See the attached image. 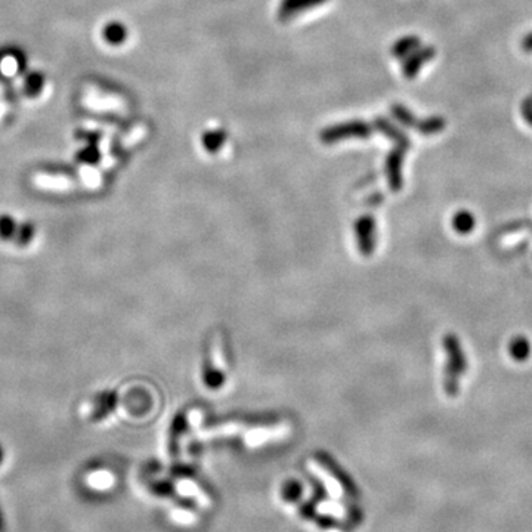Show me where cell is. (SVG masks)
<instances>
[{
    "mask_svg": "<svg viewBox=\"0 0 532 532\" xmlns=\"http://www.w3.org/2000/svg\"><path fill=\"white\" fill-rule=\"evenodd\" d=\"M318 460L324 466V469L330 472V476L334 478V480L337 482V484L343 488V491L346 492V494H349L351 497L358 496L357 487L353 485V482L351 480V478L346 475V473L340 470V467L336 465V463H333V460H330L329 457H325V456H318Z\"/></svg>",
    "mask_w": 532,
    "mask_h": 532,
    "instance_id": "obj_1",
    "label": "cell"
},
{
    "mask_svg": "<svg viewBox=\"0 0 532 532\" xmlns=\"http://www.w3.org/2000/svg\"><path fill=\"white\" fill-rule=\"evenodd\" d=\"M358 241H359V250L364 254H368L373 250L374 243V223L370 219H364L358 226Z\"/></svg>",
    "mask_w": 532,
    "mask_h": 532,
    "instance_id": "obj_2",
    "label": "cell"
},
{
    "mask_svg": "<svg viewBox=\"0 0 532 532\" xmlns=\"http://www.w3.org/2000/svg\"><path fill=\"white\" fill-rule=\"evenodd\" d=\"M475 225H476V221H475V216H473L470 212H458L454 219H452V226H454V230L458 232V234H469L472 232L473 230H475Z\"/></svg>",
    "mask_w": 532,
    "mask_h": 532,
    "instance_id": "obj_3",
    "label": "cell"
},
{
    "mask_svg": "<svg viewBox=\"0 0 532 532\" xmlns=\"http://www.w3.org/2000/svg\"><path fill=\"white\" fill-rule=\"evenodd\" d=\"M21 58L15 54H2L0 55V74L14 76L19 67H21Z\"/></svg>",
    "mask_w": 532,
    "mask_h": 532,
    "instance_id": "obj_4",
    "label": "cell"
},
{
    "mask_svg": "<svg viewBox=\"0 0 532 532\" xmlns=\"http://www.w3.org/2000/svg\"><path fill=\"white\" fill-rule=\"evenodd\" d=\"M303 488L298 480H287L281 488V498L287 502H298L302 497Z\"/></svg>",
    "mask_w": 532,
    "mask_h": 532,
    "instance_id": "obj_5",
    "label": "cell"
},
{
    "mask_svg": "<svg viewBox=\"0 0 532 532\" xmlns=\"http://www.w3.org/2000/svg\"><path fill=\"white\" fill-rule=\"evenodd\" d=\"M43 76L38 74V73H33L30 74L27 78H25V83H24V91L27 95L30 96H34L37 95L38 92L42 91L43 87Z\"/></svg>",
    "mask_w": 532,
    "mask_h": 532,
    "instance_id": "obj_6",
    "label": "cell"
},
{
    "mask_svg": "<svg viewBox=\"0 0 532 532\" xmlns=\"http://www.w3.org/2000/svg\"><path fill=\"white\" fill-rule=\"evenodd\" d=\"M104 37L110 43H120L124 38V28L120 24H110L104 28Z\"/></svg>",
    "mask_w": 532,
    "mask_h": 532,
    "instance_id": "obj_7",
    "label": "cell"
},
{
    "mask_svg": "<svg viewBox=\"0 0 532 532\" xmlns=\"http://www.w3.org/2000/svg\"><path fill=\"white\" fill-rule=\"evenodd\" d=\"M510 352H511V355H513L516 359L524 361L528 357V353H529V343L525 339L519 337L518 340L511 342Z\"/></svg>",
    "mask_w": 532,
    "mask_h": 532,
    "instance_id": "obj_8",
    "label": "cell"
},
{
    "mask_svg": "<svg viewBox=\"0 0 532 532\" xmlns=\"http://www.w3.org/2000/svg\"><path fill=\"white\" fill-rule=\"evenodd\" d=\"M153 491L159 496H170L173 492V487L169 482H159V484H154Z\"/></svg>",
    "mask_w": 532,
    "mask_h": 532,
    "instance_id": "obj_9",
    "label": "cell"
},
{
    "mask_svg": "<svg viewBox=\"0 0 532 532\" xmlns=\"http://www.w3.org/2000/svg\"><path fill=\"white\" fill-rule=\"evenodd\" d=\"M299 513H300V516L303 519H312L315 516V509H313V506L311 505V502H304V505L300 506Z\"/></svg>",
    "mask_w": 532,
    "mask_h": 532,
    "instance_id": "obj_10",
    "label": "cell"
},
{
    "mask_svg": "<svg viewBox=\"0 0 532 532\" xmlns=\"http://www.w3.org/2000/svg\"><path fill=\"white\" fill-rule=\"evenodd\" d=\"M522 114H524L525 120L532 124V96L528 98L524 105H522Z\"/></svg>",
    "mask_w": 532,
    "mask_h": 532,
    "instance_id": "obj_11",
    "label": "cell"
},
{
    "mask_svg": "<svg viewBox=\"0 0 532 532\" xmlns=\"http://www.w3.org/2000/svg\"><path fill=\"white\" fill-rule=\"evenodd\" d=\"M522 49H524V51L528 54L532 52V33H529L524 37V41H522Z\"/></svg>",
    "mask_w": 532,
    "mask_h": 532,
    "instance_id": "obj_12",
    "label": "cell"
},
{
    "mask_svg": "<svg viewBox=\"0 0 532 532\" xmlns=\"http://www.w3.org/2000/svg\"><path fill=\"white\" fill-rule=\"evenodd\" d=\"M0 460H2V451H0Z\"/></svg>",
    "mask_w": 532,
    "mask_h": 532,
    "instance_id": "obj_13",
    "label": "cell"
}]
</instances>
